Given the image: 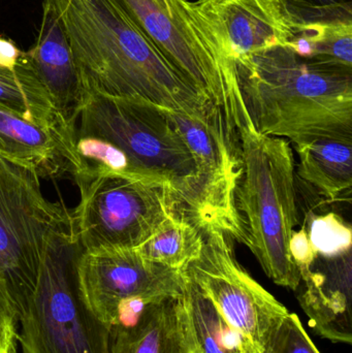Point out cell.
<instances>
[{"mask_svg": "<svg viewBox=\"0 0 352 353\" xmlns=\"http://www.w3.org/2000/svg\"><path fill=\"white\" fill-rule=\"evenodd\" d=\"M74 230L72 211L63 199L43 195L39 174L0 155V276L18 315L37 285L50 241Z\"/></svg>", "mask_w": 352, "mask_h": 353, "instance_id": "cell-6", "label": "cell"}, {"mask_svg": "<svg viewBox=\"0 0 352 353\" xmlns=\"http://www.w3.org/2000/svg\"><path fill=\"white\" fill-rule=\"evenodd\" d=\"M191 353H198L196 352V348H194V343H192V352Z\"/></svg>", "mask_w": 352, "mask_h": 353, "instance_id": "cell-26", "label": "cell"}, {"mask_svg": "<svg viewBox=\"0 0 352 353\" xmlns=\"http://www.w3.org/2000/svg\"><path fill=\"white\" fill-rule=\"evenodd\" d=\"M24 52L12 39L0 37V66L14 68L18 65Z\"/></svg>", "mask_w": 352, "mask_h": 353, "instance_id": "cell-25", "label": "cell"}, {"mask_svg": "<svg viewBox=\"0 0 352 353\" xmlns=\"http://www.w3.org/2000/svg\"><path fill=\"white\" fill-rule=\"evenodd\" d=\"M76 132L68 134L0 107V155L34 170L41 178L70 175Z\"/></svg>", "mask_w": 352, "mask_h": 353, "instance_id": "cell-14", "label": "cell"}, {"mask_svg": "<svg viewBox=\"0 0 352 353\" xmlns=\"http://www.w3.org/2000/svg\"><path fill=\"white\" fill-rule=\"evenodd\" d=\"M307 234L318 256L337 259L351 253V228L335 213L314 216L310 219Z\"/></svg>", "mask_w": 352, "mask_h": 353, "instance_id": "cell-21", "label": "cell"}, {"mask_svg": "<svg viewBox=\"0 0 352 353\" xmlns=\"http://www.w3.org/2000/svg\"><path fill=\"white\" fill-rule=\"evenodd\" d=\"M185 279V288L182 299L185 308L188 331L196 352L243 353L239 338L215 308L213 303L186 276Z\"/></svg>", "mask_w": 352, "mask_h": 353, "instance_id": "cell-20", "label": "cell"}, {"mask_svg": "<svg viewBox=\"0 0 352 353\" xmlns=\"http://www.w3.org/2000/svg\"><path fill=\"white\" fill-rule=\"evenodd\" d=\"M65 29L87 91L138 97L198 115L211 105L116 0H48Z\"/></svg>", "mask_w": 352, "mask_h": 353, "instance_id": "cell-1", "label": "cell"}, {"mask_svg": "<svg viewBox=\"0 0 352 353\" xmlns=\"http://www.w3.org/2000/svg\"><path fill=\"white\" fill-rule=\"evenodd\" d=\"M26 54L58 113L66 121L76 124L88 91L63 24L48 0H43L37 41Z\"/></svg>", "mask_w": 352, "mask_h": 353, "instance_id": "cell-13", "label": "cell"}, {"mask_svg": "<svg viewBox=\"0 0 352 353\" xmlns=\"http://www.w3.org/2000/svg\"><path fill=\"white\" fill-rule=\"evenodd\" d=\"M79 294L110 332L127 327L151 303L183 296V272L145 259L136 249L82 252L76 265Z\"/></svg>", "mask_w": 352, "mask_h": 353, "instance_id": "cell-9", "label": "cell"}, {"mask_svg": "<svg viewBox=\"0 0 352 353\" xmlns=\"http://www.w3.org/2000/svg\"><path fill=\"white\" fill-rule=\"evenodd\" d=\"M74 182L80 201L72 220L85 252L138 248L165 218L178 213L171 189L153 179L99 173Z\"/></svg>", "mask_w": 352, "mask_h": 353, "instance_id": "cell-7", "label": "cell"}, {"mask_svg": "<svg viewBox=\"0 0 352 353\" xmlns=\"http://www.w3.org/2000/svg\"><path fill=\"white\" fill-rule=\"evenodd\" d=\"M81 252L74 230L48 244L37 285L19 312L21 353H111V332L79 294L76 265Z\"/></svg>", "mask_w": 352, "mask_h": 353, "instance_id": "cell-5", "label": "cell"}, {"mask_svg": "<svg viewBox=\"0 0 352 353\" xmlns=\"http://www.w3.org/2000/svg\"><path fill=\"white\" fill-rule=\"evenodd\" d=\"M203 230L200 254L183 273L213 303L241 342L243 353H260L273 327L289 310L238 263L231 236L217 226Z\"/></svg>", "mask_w": 352, "mask_h": 353, "instance_id": "cell-10", "label": "cell"}, {"mask_svg": "<svg viewBox=\"0 0 352 353\" xmlns=\"http://www.w3.org/2000/svg\"><path fill=\"white\" fill-rule=\"evenodd\" d=\"M289 252L299 271L308 269L315 263L318 255L310 243L305 228H301L298 232L293 230L289 241Z\"/></svg>", "mask_w": 352, "mask_h": 353, "instance_id": "cell-24", "label": "cell"}, {"mask_svg": "<svg viewBox=\"0 0 352 353\" xmlns=\"http://www.w3.org/2000/svg\"><path fill=\"white\" fill-rule=\"evenodd\" d=\"M0 107L30 121L76 132V124L66 121L54 107L26 52L16 68L0 66Z\"/></svg>", "mask_w": 352, "mask_h": 353, "instance_id": "cell-17", "label": "cell"}, {"mask_svg": "<svg viewBox=\"0 0 352 353\" xmlns=\"http://www.w3.org/2000/svg\"><path fill=\"white\" fill-rule=\"evenodd\" d=\"M299 1L310 2V1H313V0H299Z\"/></svg>", "mask_w": 352, "mask_h": 353, "instance_id": "cell-27", "label": "cell"}, {"mask_svg": "<svg viewBox=\"0 0 352 353\" xmlns=\"http://www.w3.org/2000/svg\"><path fill=\"white\" fill-rule=\"evenodd\" d=\"M194 6L236 64L287 47L306 24L296 14L293 0H198Z\"/></svg>", "mask_w": 352, "mask_h": 353, "instance_id": "cell-12", "label": "cell"}, {"mask_svg": "<svg viewBox=\"0 0 352 353\" xmlns=\"http://www.w3.org/2000/svg\"><path fill=\"white\" fill-rule=\"evenodd\" d=\"M0 353H10V352H6V350H0Z\"/></svg>", "mask_w": 352, "mask_h": 353, "instance_id": "cell-28", "label": "cell"}, {"mask_svg": "<svg viewBox=\"0 0 352 353\" xmlns=\"http://www.w3.org/2000/svg\"><path fill=\"white\" fill-rule=\"evenodd\" d=\"M167 111L198 163L207 226L220 228L241 243L243 232L236 208L241 165L233 126L215 105L198 115Z\"/></svg>", "mask_w": 352, "mask_h": 353, "instance_id": "cell-11", "label": "cell"}, {"mask_svg": "<svg viewBox=\"0 0 352 353\" xmlns=\"http://www.w3.org/2000/svg\"><path fill=\"white\" fill-rule=\"evenodd\" d=\"M256 130L298 147L322 139L352 143V68L275 48L237 63Z\"/></svg>", "mask_w": 352, "mask_h": 353, "instance_id": "cell-2", "label": "cell"}, {"mask_svg": "<svg viewBox=\"0 0 352 353\" xmlns=\"http://www.w3.org/2000/svg\"><path fill=\"white\" fill-rule=\"evenodd\" d=\"M111 336V353L192 352L182 296L146 305L132 325L113 330Z\"/></svg>", "mask_w": 352, "mask_h": 353, "instance_id": "cell-16", "label": "cell"}, {"mask_svg": "<svg viewBox=\"0 0 352 353\" xmlns=\"http://www.w3.org/2000/svg\"><path fill=\"white\" fill-rule=\"evenodd\" d=\"M221 111L235 130L241 165L236 189L241 243L270 279L296 290L302 278L289 252L299 219L293 150L284 139L256 130L240 84L225 97Z\"/></svg>", "mask_w": 352, "mask_h": 353, "instance_id": "cell-3", "label": "cell"}, {"mask_svg": "<svg viewBox=\"0 0 352 353\" xmlns=\"http://www.w3.org/2000/svg\"><path fill=\"white\" fill-rule=\"evenodd\" d=\"M260 353H320L299 316L287 313L269 334Z\"/></svg>", "mask_w": 352, "mask_h": 353, "instance_id": "cell-22", "label": "cell"}, {"mask_svg": "<svg viewBox=\"0 0 352 353\" xmlns=\"http://www.w3.org/2000/svg\"><path fill=\"white\" fill-rule=\"evenodd\" d=\"M76 136L101 139L123 155L130 174L165 183L178 213L206 228V205L198 163L169 111L138 97L88 91Z\"/></svg>", "mask_w": 352, "mask_h": 353, "instance_id": "cell-4", "label": "cell"}, {"mask_svg": "<svg viewBox=\"0 0 352 353\" xmlns=\"http://www.w3.org/2000/svg\"><path fill=\"white\" fill-rule=\"evenodd\" d=\"M203 245V230L181 214L174 213L136 249L153 263L183 272L198 259Z\"/></svg>", "mask_w": 352, "mask_h": 353, "instance_id": "cell-19", "label": "cell"}, {"mask_svg": "<svg viewBox=\"0 0 352 353\" xmlns=\"http://www.w3.org/2000/svg\"><path fill=\"white\" fill-rule=\"evenodd\" d=\"M298 174L329 201H337L352 185V143L322 139L298 147Z\"/></svg>", "mask_w": 352, "mask_h": 353, "instance_id": "cell-18", "label": "cell"}, {"mask_svg": "<svg viewBox=\"0 0 352 353\" xmlns=\"http://www.w3.org/2000/svg\"><path fill=\"white\" fill-rule=\"evenodd\" d=\"M19 315L6 280L0 276V350L17 353Z\"/></svg>", "mask_w": 352, "mask_h": 353, "instance_id": "cell-23", "label": "cell"}, {"mask_svg": "<svg viewBox=\"0 0 352 353\" xmlns=\"http://www.w3.org/2000/svg\"><path fill=\"white\" fill-rule=\"evenodd\" d=\"M178 72L217 107L239 84L237 64L188 0H116Z\"/></svg>", "mask_w": 352, "mask_h": 353, "instance_id": "cell-8", "label": "cell"}, {"mask_svg": "<svg viewBox=\"0 0 352 353\" xmlns=\"http://www.w3.org/2000/svg\"><path fill=\"white\" fill-rule=\"evenodd\" d=\"M328 272L302 270L306 290L299 296L309 323L320 337L333 343L352 344L351 261H334Z\"/></svg>", "mask_w": 352, "mask_h": 353, "instance_id": "cell-15", "label": "cell"}]
</instances>
